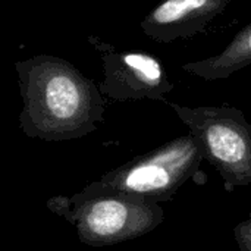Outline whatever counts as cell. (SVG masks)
<instances>
[{"label":"cell","instance_id":"6da1fadb","mask_svg":"<svg viewBox=\"0 0 251 251\" xmlns=\"http://www.w3.org/2000/svg\"><path fill=\"white\" fill-rule=\"evenodd\" d=\"M24 109L19 126L44 141L85 137L104 122L100 87L62 57L38 54L15 63Z\"/></svg>","mask_w":251,"mask_h":251},{"label":"cell","instance_id":"7a4b0ae2","mask_svg":"<svg viewBox=\"0 0 251 251\" xmlns=\"http://www.w3.org/2000/svg\"><path fill=\"white\" fill-rule=\"evenodd\" d=\"M47 209L69 222L81 243L91 247L135 240L156 229L165 219V210L157 201L87 188L72 197H51Z\"/></svg>","mask_w":251,"mask_h":251},{"label":"cell","instance_id":"3957f363","mask_svg":"<svg viewBox=\"0 0 251 251\" xmlns=\"http://www.w3.org/2000/svg\"><path fill=\"white\" fill-rule=\"evenodd\" d=\"M203 159L197 140L188 134L103 174L85 188L122 193L162 203L194 176Z\"/></svg>","mask_w":251,"mask_h":251},{"label":"cell","instance_id":"277c9868","mask_svg":"<svg viewBox=\"0 0 251 251\" xmlns=\"http://www.w3.org/2000/svg\"><path fill=\"white\" fill-rule=\"evenodd\" d=\"M197 140L203 157L219 172L225 188L251 184V125L231 106L171 104Z\"/></svg>","mask_w":251,"mask_h":251},{"label":"cell","instance_id":"5b68a950","mask_svg":"<svg viewBox=\"0 0 251 251\" xmlns=\"http://www.w3.org/2000/svg\"><path fill=\"white\" fill-rule=\"evenodd\" d=\"M93 46L101 51L104 81L101 94L113 100L163 99L174 84L160 60L143 51H118L112 46L101 44L97 37H90Z\"/></svg>","mask_w":251,"mask_h":251},{"label":"cell","instance_id":"8992f818","mask_svg":"<svg viewBox=\"0 0 251 251\" xmlns=\"http://www.w3.org/2000/svg\"><path fill=\"white\" fill-rule=\"evenodd\" d=\"M229 0H163L141 22L146 35L168 43L191 37L226 7Z\"/></svg>","mask_w":251,"mask_h":251},{"label":"cell","instance_id":"52a82bcc","mask_svg":"<svg viewBox=\"0 0 251 251\" xmlns=\"http://www.w3.org/2000/svg\"><path fill=\"white\" fill-rule=\"evenodd\" d=\"M251 65V24L244 26L234 40L216 56L187 63L184 71L206 81L224 79Z\"/></svg>","mask_w":251,"mask_h":251},{"label":"cell","instance_id":"ba28073f","mask_svg":"<svg viewBox=\"0 0 251 251\" xmlns=\"http://www.w3.org/2000/svg\"><path fill=\"white\" fill-rule=\"evenodd\" d=\"M234 237L240 251H251V218L240 222L235 226Z\"/></svg>","mask_w":251,"mask_h":251}]
</instances>
